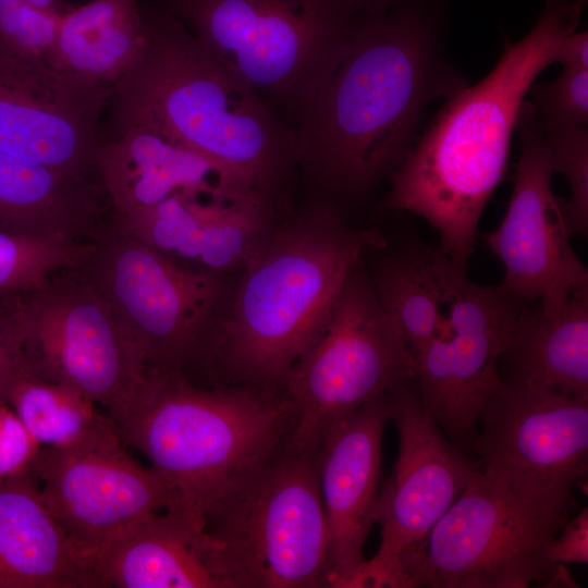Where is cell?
<instances>
[{
	"mask_svg": "<svg viewBox=\"0 0 588 588\" xmlns=\"http://www.w3.org/2000/svg\"><path fill=\"white\" fill-rule=\"evenodd\" d=\"M444 0L365 14L322 95L297 119L296 160L363 194L411 151L426 109L467 85L444 53Z\"/></svg>",
	"mask_w": 588,
	"mask_h": 588,
	"instance_id": "6da1fadb",
	"label": "cell"
},
{
	"mask_svg": "<svg viewBox=\"0 0 588 588\" xmlns=\"http://www.w3.org/2000/svg\"><path fill=\"white\" fill-rule=\"evenodd\" d=\"M587 0H543L536 24L504 39L492 71L446 98L404 161L389 176L383 208L425 219L439 248L462 271L482 211L506 172L519 111L538 75L554 63L564 36L577 29Z\"/></svg>",
	"mask_w": 588,
	"mask_h": 588,
	"instance_id": "7a4b0ae2",
	"label": "cell"
},
{
	"mask_svg": "<svg viewBox=\"0 0 588 588\" xmlns=\"http://www.w3.org/2000/svg\"><path fill=\"white\" fill-rule=\"evenodd\" d=\"M107 414L167 486L168 511L201 531L285 451L294 425L280 390L205 389L162 368H146Z\"/></svg>",
	"mask_w": 588,
	"mask_h": 588,
	"instance_id": "3957f363",
	"label": "cell"
},
{
	"mask_svg": "<svg viewBox=\"0 0 588 588\" xmlns=\"http://www.w3.org/2000/svg\"><path fill=\"white\" fill-rule=\"evenodd\" d=\"M147 46L112 86L117 123L155 127L209 160L233 185L271 198L295 130L176 17L144 12Z\"/></svg>",
	"mask_w": 588,
	"mask_h": 588,
	"instance_id": "277c9868",
	"label": "cell"
},
{
	"mask_svg": "<svg viewBox=\"0 0 588 588\" xmlns=\"http://www.w3.org/2000/svg\"><path fill=\"white\" fill-rule=\"evenodd\" d=\"M278 231L243 267L230 310L209 336L203 366L233 384L281 390L363 253L387 244L380 232L352 230L324 206Z\"/></svg>",
	"mask_w": 588,
	"mask_h": 588,
	"instance_id": "5b68a950",
	"label": "cell"
},
{
	"mask_svg": "<svg viewBox=\"0 0 588 588\" xmlns=\"http://www.w3.org/2000/svg\"><path fill=\"white\" fill-rule=\"evenodd\" d=\"M223 64L298 119L323 94L365 15L348 0H170Z\"/></svg>",
	"mask_w": 588,
	"mask_h": 588,
	"instance_id": "8992f818",
	"label": "cell"
},
{
	"mask_svg": "<svg viewBox=\"0 0 588 588\" xmlns=\"http://www.w3.org/2000/svg\"><path fill=\"white\" fill-rule=\"evenodd\" d=\"M576 500L522 494L482 470L431 529L419 587H568L573 578L550 558V546L575 513Z\"/></svg>",
	"mask_w": 588,
	"mask_h": 588,
	"instance_id": "52a82bcc",
	"label": "cell"
},
{
	"mask_svg": "<svg viewBox=\"0 0 588 588\" xmlns=\"http://www.w3.org/2000/svg\"><path fill=\"white\" fill-rule=\"evenodd\" d=\"M206 531L229 588H331V535L316 453L285 449Z\"/></svg>",
	"mask_w": 588,
	"mask_h": 588,
	"instance_id": "ba28073f",
	"label": "cell"
},
{
	"mask_svg": "<svg viewBox=\"0 0 588 588\" xmlns=\"http://www.w3.org/2000/svg\"><path fill=\"white\" fill-rule=\"evenodd\" d=\"M413 375L414 360L359 260L322 331L281 385L294 412L286 449L316 453L342 419Z\"/></svg>",
	"mask_w": 588,
	"mask_h": 588,
	"instance_id": "9c48e42d",
	"label": "cell"
},
{
	"mask_svg": "<svg viewBox=\"0 0 588 588\" xmlns=\"http://www.w3.org/2000/svg\"><path fill=\"white\" fill-rule=\"evenodd\" d=\"M81 267L110 305L146 368L186 377L203 365L220 296L213 271L180 265L121 230L98 228Z\"/></svg>",
	"mask_w": 588,
	"mask_h": 588,
	"instance_id": "30bf717a",
	"label": "cell"
},
{
	"mask_svg": "<svg viewBox=\"0 0 588 588\" xmlns=\"http://www.w3.org/2000/svg\"><path fill=\"white\" fill-rule=\"evenodd\" d=\"M399 453L380 488L375 523L380 543L353 575L357 588L419 587L427 538L479 470L425 409L416 373L388 390Z\"/></svg>",
	"mask_w": 588,
	"mask_h": 588,
	"instance_id": "8fae6325",
	"label": "cell"
},
{
	"mask_svg": "<svg viewBox=\"0 0 588 588\" xmlns=\"http://www.w3.org/2000/svg\"><path fill=\"white\" fill-rule=\"evenodd\" d=\"M21 294L4 329L25 369L78 390L106 412L131 393L146 365L82 268Z\"/></svg>",
	"mask_w": 588,
	"mask_h": 588,
	"instance_id": "7c38bea8",
	"label": "cell"
},
{
	"mask_svg": "<svg viewBox=\"0 0 588 588\" xmlns=\"http://www.w3.org/2000/svg\"><path fill=\"white\" fill-rule=\"evenodd\" d=\"M473 454L483 474L522 494L574 499L587 481L588 400L500 381L481 411Z\"/></svg>",
	"mask_w": 588,
	"mask_h": 588,
	"instance_id": "4fadbf2b",
	"label": "cell"
},
{
	"mask_svg": "<svg viewBox=\"0 0 588 588\" xmlns=\"http://www.w3.org/2000/svg\"><path fill=\"white\" fill-rule=\"evenodd\" d=\"M33 470L45 504L93 568L125 530L171 506L162 479L126 451L114 427L71 448L42 446Z\"/></svg>",
	"mask_w": 588,
	"mask_h": 588,
	"instance_id": "5bb4252c",
	"label": "cell"
},
{
	"mask_svg": "<svg viewBox=\"0 0 588 588\" xmlns=\"http://www.w3.org/2000/svg\"><path fill=\"white\" fill-rule=\"evenodd\" d=\"M504 286L466 278L437 334L415 358L422 405L444 434L473 454L481 411L499 384L498 359L525 305Z\"/></svg>",
	"mask_w": 588,
	"mask_h": 588,
	"instance_id": "9a60e30c",
	"label": "cell"
},
{
	"mask_svg": "<svg viewBox=\"0 0 588 588\" xmlns=\"http://www.w3.org/2000/svg\"><path fill=\"white\" fill-rule=\"evenodd\" d=\"M516 130L520 152L512 196L501 223L482 241L502 262L501 284L510 294L555 310L588 287V269L569 243L561 197L551 186L550 149L528 100Z\"/></svg>",
	"mask_w": 588,
	"mask_h": 588,
	"instance_id": "2e32d148",
	"label": "cell"
},
{
	"mask_svg": "<svg viewBox=\"0 0 588 588\" xmlns=\"http://www.w3.org/2000/svg\"><path fill=\"white\" fill-rule=\"evenodd\" d=\"M111 93L0 42V149L86 180Z\"/></svg>",
	"mask_w": 588,
	"mask_h": 588,
	"instance_id": "e0dca14e",
	"label": "cell"
},
{
	"mask_svg": "<svg viewBox=\"0 0 588 588\" xmlns=\"http://www.w3.org/2000/svg\"><path fill=\"white\" fill-rule=\"evenodd\" d=\"M388 390L335 425L316 451L318 485L331 535V588H342L365 561L364 547L375 524L381 488Z\"/></svg>",
	"mask_w": 588,
	"mask_h": 588,
	"instance_id": "ac0fdd59",
	"label": "cell"
},
{
	"mask_svg": "<svg viewBox=\"0 0 588 588\" xmlns=\"http://www.w3.org/2000/svg\"><path fill=\"white\" fill-rule=\"evenodd\" d=\"M117 135L99 144L95 169L113 211L122 218L175 194L238 196L250 193L230 183L206 158L161 131L117 123Z\"/></svg>",
	"mask_w": 588,
	"mask_h": 588,
	"instance_id": "d6986e66",
	"label": "cell"
},
{
	"mask_svg": "<svg viewBox=\"0 0 588 588\" xmlns=\"http://www.w3.org/2000/svg\"><path fill=\"white\" fill-rule=\"evenodd\" d=\"M94 568L103 587L229 588L219 541L169 511L125 530L95 558Z\"/></svg>",
	"mask_w": 588,
	"mask_h": 588,
	"instance_id": "ffe728a7",
	"label": "cell"
},
{
	"mask_svg": "<svg viewBox=\"0 0 588 588\" xmlns=\"http://www.w3.org/2000/svg\"><path fill=\"white\" fill-rule=\"evenodd\" d=\"M0 588H103L45 504L34 473L0 483Z\"/></svg>",
	"mask_w": 588,
	"mask_h": 588,
	"instance_id": "44dd1931",
	"label": "cell"
},
{
	"mask_svg": "<svg viewBox=\"0 0 588 588\" xmlns=\"http://www.w3.org/2000/svg\"><path fill=\"white\" fill-rule=\"evenodd\" d=\"M498 376L588 400V287L555 310L525 303L499 355Z\"/></svg>",
	"mask_w": 588,
	"mask_h": 588,
	"instance_id": "7402d4cb",
	"label": "cell"
},
{
	"mask_svg": "<svg viewBox=\"0 0 588 588\" xmlns=\"http://www.w3.org/2000/svg\"><path fill=\"white\" fill-rule=\"evenodd\" d=\"M146 46L138 0H93L61 15L45 60L59 71L112 87L139 62Z\"/></svg>",
	"mask_w": 588,
	"mask_h": 588,
	"instance_id": "603a6c76",
	"label": "cell"
},
{
	"mask_svg": "<svg viewBox=\"0 0 588 588\" xmlns=\"http://www.w3.org/2000/svg\"><path fill=\"white\" fill-rule=\"evenodd\" d=\"M467 272L439 247L416 241L390 256L370 281L377 299L414 360L444 323Z\"/></svg>",
	"mask_w": 588,
	"mask_h": 588,
	"instance_id": "cb8c5ba5",
	"label": "cell"
},
{
	"mask_svg": "<svg viewBox=\"0 0 588 588\" xmlns=\"http://www.w3.org/2000/svg\"><path fill=\"white\" fill-rule=\"evenodd\" d=\"M98 210L87 180L0 149V228L89 240Z\"/></svg>",
	"mask_w": 588,
	"mask_h": 588,
	"instance_id": "d4e9b609",
	"label": "cell"
},
{
	"mask_svg": "<svg viewBox=\"0 0 588 588\" xmlns=\"http://www.w3.org/2000/svg\"><path fill=\"white\" fill-rule=\"evenodd\" d=\"M4 397L41 448H71L113 428L107 412L78 390L40 378L21 364Z\"/></svg>",
	"mask_w": 588,
	"mask_h": 588,
	"instance_id": "484cf974",
	"label": "cell"
},
{
	"mask_svg": "<svg viewBox=\"0 0 588 588\" xmlns=\"http://www.w3.org/2000/svg\"><path fill=\"white\" fill-rule=\"evenodd\" d=\"M93 245V238L39 235L0 228V294H19L59 271L81 268Z\"/></svg>",
	"mask_w": 588,
	"mask_h": 588,
	"instance_id": "4316f807",
	"label": "cell"
},
{
	"mask_svg": "<svg viewBox=\"0 0 588 588\" xmlns=\"http://www.w3.org/2000/svg\"><path fill=\"white\" fill-rule=\"evenodd\" d=\"M551 154L552 171L568 183L571 197L561 207L571 236L588 231V131L576 127L543 134Z\"/></svg>",
	"mask_w": 588,
	"mask_h": 588,
	"instance_id": "83f0119b",
	"label": "cell"
},
{
	"mask_svg": "<svg viewBox=\"0 0 588 588\" xmlns=\"http://www.w3.org/2000/svg\"><path fill=\"white\" fill-rule=\"evenodd\" d=\"M528 100L543 134L587 127L588 70L563 69L554 79L531 86Z\"/></svg>",
	"mask_w": 588,
	"mask_h": 588,
	"instance_id": "f1b7e54d",
	"label": "cell"
},
{
	"mask_svg": "<svg viewBox=\"0 0 588 588\" xmlns=\"http://www.w3.org/2000/svg\"><path fill=\"white\" fill-rule=\"evenodd\" d=\"M26 0H0V42L10 49L45 59L51 48L59 20Z\"/></svg>",
	"mask_w": 588,
	"mask_h": 588,
	"instance_id": "f546056e",
	"label": "cell"
},
{
	"mask_svg": "<svg viewBox=\"0 0 588 588\" xmlns=\"http://www.w3.org/2000/svg\"><path fill=\"white\" fill-rule=\"evenodd\" d=\"M41 446L0 396V483L34 473Z\"/></svg>",
	"mask_w": 588,
	"mask_h": 588,
	"instance_id": "4dcf8cb0",
	"label": "cell"
},
{
	"mask_svg": "<svg viewBox=\"0 0 588 588\" xmlns=\"http://www.w3.org/2000/svg\"><path fill=\"white\" fill-rule=\"evenodd\" d=\"M550 558L554 563H588V507L574 513L550 546Z\"/></svg>",
	"mask_w": 588,
	"mask_h": 588,
	"instance_id": "1f68e13d",
	"label": "cell"
},
{
	"mask_svg": "<svg viewBox=\"0 0 588 588\" xmlns=\"http://www.w3.org/2000/svg\"><path fill=\"white\" fill-rule=\"evenodd\" d=\"M554 63L563 69L588 70V32H572L556 47Z\"/></svg>",
	"mask_w": 588,
	"mask_h": 588,
	"instance_id": "d6a6232c",
	"label": "cell"
},
{
	"mask_svg": "<svg viewBox=\"0 0 588 588\" xmlns=\"http://www.w3.org/2000/svg\"><path fill=\"white\" fill-rule=\"evenodd\" d=\"M17 354L8 336L4 327L0 326V396H4L7 388L19 368Z\"/></svg>",
	"mask_w": 588,
	"mask_h": 588,
	"instance_id": "836d02e7",
	"label": "cell"
},
{
	"mask_svg": "<svg viewBox=\"0 0 588 588\" xmlns=\"http://www.w3.org/2000/svg\"><path fill=\"white\" fill-rule=\"evenodd\" d=\"M367 15H379L411 0H348Z\"/></svg>",
	"mask_w": 588,
	"mask_h": 588,
	"instance_id": "e575fe53",
	"label": "cell"
},
{
	"mask_svg": "<svg viewBox=\"0 0 588 588\" xmlns=\"http://www.w3.org/2000/svg\"><path fill=\"white\" fill-rule=\"evenodd\" d=\"M26 1L33 7H35L36 9L44 11L46 13H49V14L56 15V16H61L66 11L70 10V8H68L64 4L63 0H26Z\"/></svg>",
	"mask_w": 588,
	"mask_h": 588,
	"instance_id": "d590c367",
	"label": "cell"
}]
</instances>
